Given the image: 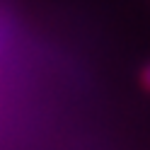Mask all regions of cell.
<instances>
[{"label":"cell","instance_id":"6da1fadb","mask_svg":"<svg viewBox=\"0 0 150 150\" xmlns=\"http://www.w3.org/2000/svg\"><path fill=\"white\" fill-rule=\"evenodd\" d=\"M140 85H143L145 92H150V63L145 65L143 70H140Z\"/></svg>","mask_w":150,"mask_h":150}]
</instances>
